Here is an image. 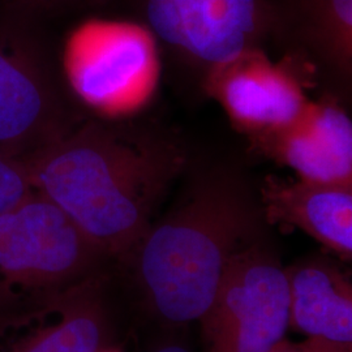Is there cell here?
<instances>
[{"mask_svg":"<svg viewBox=\"0 0 352 352\" xmlns=\"http://www.w3.org/2000/svg\"><path fill=\"white\" fill-rule=\"evenodd\" d=\"M258 187L240 171L193 176L126 254L144 302L166 325L200 321L238 252L269 236Z\"/></svg>","mask_w":352,"mask_h":352,"instance_id":"obj_1","label":"cell"},{"mask_svg":"<svg viewBox=\"0 0 352 352\" xmlns=\"http://www.w3.org/2000/svg\"><path fill=\"white\" fill-rule=\"evenodd\" d=\"M186 164L184 151L155 133L90 126L50 142L26 171L106 256L124 258Z\"/></svg>","mask_w":352,"mask_h":352,"instance_id":"obj_2","label":"cell"},{"mask_svg":"<svg viewBox=\"0 0 352 352\" xmlns=\"http://www.w3.org/2000/svg\"><path fill=\"white\" fill-rule=\"evenodd\" d=\"M161 42L146 24L90 19L64 47V72L76 96L96 113L126 119L146 110L162 80Z\"/></svg>","mask_w":352,"mask_h":352,"instance_id":"obj_3","label":"cell"},{"mask_svg":"<svg viewBox=\"0 0 352 352\" xmlns=\"http://www.w3.org/2000/svg\"><path fill=\"white\" fill-rule=\"evenodd\" d=\"M104 256L58 205L34 190L0 215V305L69 289L94 276Z\"/></svg>","mask_w":352,"mask_h":352,"instance_id":"obj_4","label":"cell"},{"mask_svg":"<svg viewBox=\"0 0 352 352\" xmlns=\"http://www.w3.org/2000/svg\"><path fill=\"white\" fill-rule=\"evenodd\" d=\"M286 270L269 236L238 252L200 324L206 352H267L289 330Z\"/></svg>","mask_w":352,"mask_h":352,"instance_id":"obj_5","label":"cell"},{"mask_svg":"<svg viewBox=\"0 0 352 352\" xmlns=\"http://www.w3.org/2000/svg\"><path fill=\"white\" fill-rule=\"evenodd\" d=\"M145 24L184 63L205 76L274 34L276 8L265 0H142Z\"/></svg>","mask_w":352,"mask_h":352,"instance_id":"obj_6","label":"cell"},{"mask_svg":"<svg viewBox=\"0 0 352 352\" xmlns=\"http://www.w3.org/2000/svg\"><path fill=\"white\" fill-rule=\"evenodd\" d=\"M202 78L206 94L248 140L296 118L318 81L315 69L299 55L287 51L274 60L263 47L240 52Z\"/></svg>","mask_w":352,"mask_h":352,"instance_id":"obj_7","label":"cell"},{"mask_svg":"<svg viewBox=\"0 0 352 352\" xmlns=\"http://www.w3.org/2000/svg\"><path fill=\"white\" fill-rule=\"evenodd\" d=\"M251 149L296 177L352 184V120L338 97L311 98L285 126L248 140Z\"/></svg>","mask_w":352,"mask_h":352,"instance_id":"obj_8","label":"cell"},{"mask_svg":"<svg viewBox=\"0 0 352 352\" xmlns=\"http://www.w3.org/2000/svg\"><path fill=\"white\" fill-rule=\"evenodd\" d=\"M43 307L13 327L0 352H100L110 322L97 274L45 299Z\"/></svg>","mask_w":352,"mask_h":352,"instance_id":"obj_9","label":"cell"},{"mask_svg":"<svg viewBox=\"0 0 352 352\" xmlns=\"http://www.w3.org/2000/svg\"><path fill=\"white\" fill-rule=\"evenodd\" d=\"M276 8V7H274ZM274 33L327 81L330 94L347 97L352 81V0H289L276 8Z\"/></svg>","mask_w":352,"mask_h":352,"instance_id":"obj_10","label":"cell"},{"mask_svg":"<svg viewBox=\"0 0 352 352\" xmlns=\"http://www.w3.org/2000/svg\"><path fill=\"white\" fill-rule=\"evenodd\" d=\"M258 196L269 226L299 228L343 261L352 258V184L266 176Z\"/></svg>","mask_w":352,"mask_h":352,"instance_id":"obj_11","label":"cell"},{"mask_svg":"<svg viewBox=\"0 0 352 352\" xmlns=\"http://www.w3.org/2000/svg\"><path fill=\"white\" fill-rule=\"evenodd\" d=\"M289 329L307 338L352 344V282L336 261L312 256L285 266Z\"/></svg>","mask_w":352,"mask_h":352,"instance_id":"obj_12","label":"cell"},{"mask_svg":"<svg viewBox=\"0 0 352 352\" xmlns=\"http://www.w3.org/2000/svg\"><path fill=\"white\" fill-rule=\"evenodd\" d=\"M49 113L50 101L42 81L0 50V151L37 135Z\"/></svg>","mask_w":352,"mask_h":352,"instance_id":"obj_13","label":"cell"},{"mask_svg":"<svg viewBox=\"0 0 352 352\" xmlns=\"http://www.w3.org/2000/svg\"><path fill=\"white\" fill-rule=\"evenodd\" d=\"M33 192L26 167L0 151V215L24 201Z\"/></svg>","mask_w":352,"mask_h":352,"instance_id":"obj_14","label":"cell"},{"mask_svg":"<svg viewBox=\"0 0 352 352\" xmlns=\"http://www.w3.org/2000/svg\"><path fill=\"white\" fill-rule=\"evenodd\" d=\"M267 352H352V344H342L320 338H307L300 343L280 340Z\"/></svg>","mask_w":352,"mask_h":352,"instance_id":"obj_15","label":"cell"},{"mask_svg":"<svg viewBox=\"0 0 352 352\" xmlns=\"http://www.w3.org/2000/svg\"><path fill=\"white\" fill-rule=\"evenodd\" d=\"M153 352H190L187 347L179 343H166L157 347Z\"/></svg>","mask_w":352,"mask_h":352,"instance_id":"obj_16","label":"cell"},{"mask_svg":"<svg viewBox=\"0 0 352 352\" xmlns=\"http://www.w3.org/2000/svg\"><path fill=\"white\" fill-rule=\"evenodd\" d=\"M100 352H123L122 350H119V349H116V347H113V346H106V347H103L101 351Z\"/></svg>","mask_w":352,"mask_h":352,"instance_id":"obj_17","label":"cell"}]
</instances>
